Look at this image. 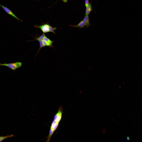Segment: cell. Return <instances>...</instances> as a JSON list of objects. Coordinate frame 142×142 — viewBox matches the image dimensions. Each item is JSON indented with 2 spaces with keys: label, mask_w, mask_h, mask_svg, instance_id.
<instances>
[{
  "label": "cell",
  "mask_w": 142,
  "mask_h": 142,
  "mask_svg": "<svg viewBox=\"0 0 142 142\" xmlns=\"http://www.w3.org/2000/svg\"><path fill=\"white\" fill-rule=\"evenodd\" d=\"M68 53L69 55L79 57L88 67L97 64H101L110 68L111 64L108 61L114 58L113 55H106L103 52L98 48L96 44L94 46L86 47L82 50H69L68 51Z\"/></svg>",
  "instance_id": "6da1fadb"
},
{
  "label": "cell",
  "mask_w": 142,
  "mask_h": 142,
  "mask_svg": "<svg viewBox=\"0 0 142 142\" xmlns=\"http://www.w3.org/2000/svg\"><path fill=\"white\" fill-rule=\"evenodd\" d=\"M0 131L14 133L29 142L34 137L41 134L44 130L43 125L35 124L27 126L16 127H1Z\"/></svg>",
  "instance_id": "7a4b0ae2"
},
{
  "label": "cell",
  "mask_w": 142,
  "mask_h": 142,
  "mask_svg": "<svg viewBox=\"0 0 142 142\" xmlns=\"http://www.w3.org/2000/svg\"><path fill=\"white\" fill-rule=\"evenodd\" d=\"M89 93L96 92L101 94H105V88L107 84V82H104L94 75L90 71L83 82Z\"/></svg>",
  "instance_id": "3957f363"
},
{
  "label": "cell",
  "mask_w": 142,
  "mask_h": 142,
  "mask_svg": "<svg viewBox=\"0 0 142 142\" xmlns=\"http://www.w3.org/2000/svg\"><path fill=\"white\" fill-rule=\"evenodd\" d=\"M0 11L6 17L9 21L14 26L26 33L33 38L36 41H40L44 43V42L33 33L25 25L23 22L13 14L0 9Z\"/></svg>",
  "instance_id": "277c9868"
},
{
  "label": "cell",
  "mask_w": 142,
  "mask_h": 142,
  "mask_svg": "<svg viewBox=\"0 0 142 142\" xmlns=\"http://www.w3.org/2000/svg\"><path fill=\"white\" fill-rule=\"evenodd\" d=\"M90 71V70L89 67H87L85 69L79 72L78 74L76 75L72 74L66 73L68 75L71 77V78L59 82H64L66 81L73 80L76 81L79 84L83 82L86 76Z\"/></svg>",
  "instance_id": "5b68a950"
},
{
  "label": "cell",
  "mask_w": 142,
  "mask_h": 142,
  "mask_svg": "<svg viewBox=\"0 0 142 142\" xmlns=\"http://www.w3.org/2000/svg\"><path fill=\"white\" fill-rule=\"evenodd\" d=\"M79 95L77 102L74 105L71 111L77 105L79 100L83 96L89 93L83 82L79 84Z\"/></svg>",
  "instance_id": "8992f818"
},
{
  "label": "cell",
  "mask_w": 142,
  "mask_h": 142,
  "mask_svg": "<svg viewBox=\"0 0 142 142\" xmlns=\"http://www.w3.org/2000/svg\"><path fill=\"white\" fill-rule=\"evenodd\" d=\"M125 2L127 4L129 5H132L134 3L135 0H122Z\"/></svg>",
  "instance_id": "52a82bcc"
},
{
  "label": "cell",
  "mask_w": 142,
  "mask_h": 142,
  "mask_svg": "<svg viewBox=\"0 0 142 142\" xmlns=\"http://www.w3.org/2000/svg\"><path fill=\"white\" fill-rule=\"evenodd\" d=\"M139 50V52H142V50L140 49Z\"/></svg>",
  "instance_id": "ba28073f"
}]
</instances>
